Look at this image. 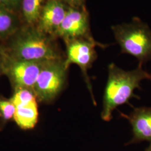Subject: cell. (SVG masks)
Wrapping results in <instances>:
<instances>
[{
    "label": "cell",
    "mask_w": 151,
    "mask_h": 151,
    "mask_svg": "<svg viewBox=\"0 0 151 151\" xmlns=\"http://www.w3.org/2000/svg\"><path fill=\"white\" fill-rule=\"evenodd\" d=\"M138 64L133 70H125L114 63L108 66V77L103 97L101 116L105 122L110 121L114 111L120 105L129 104L134 95L135 89H141L140 82L144 80L151 81V73L144 70Z\"/></svg>",
    "instance_id": "6da1fadb"
},
{
    "label": "cell",
    "mask_w": 151,
    "mask_h": 151,
    "mask_svg": "<svg viewBox=\"0 0 151 151\" xmlns=\"http://www.w3.org/2000/svg\"><path fill=\"white\" fill-rule=\"evenodd\" d=\"M111 29L122 53L134 57L140 65L151 60V30L147 24L134 17L132 22Z\"/></svg>",
    "instance_id": "7a4b0ae2"
},
{
    "label": "cell",
    "mask_w": 151,
    "mask_h": 151,
    "mask_svg": "<svg viewBox=\"0 0 151 151\" xmlns=\"http://www.w3.org/2000/svg\"><path fill=\"white\" fill-rule=\"evenodd\" d=\"M7 58L27 61H47L63 58L53 40L43 32H28L11 44Z\"/></svg>",
    "instance_id": "3957f363"
},
{
    "label": "cell",
    "mask_w": 151,
    "mask_h": 151,
    "mask_svg": "<svg viewBox=\"0 0 151 151\" xmlns=\"http://www.w3.org/2000/svg\"><path fill=\"white\" fill-rule=\"evenodd\" d=\"M63 58L47 61L40 72L33 87L39 102H52L64 89L67 70Z\"/></svg>",
    "instance_id": "277c9868"
},
{
    "label": "cell",
    "mask_w": 151,
    "mask_h": 151,
    "mask_svg": "<svg viewBox=\"0 0 151 151\" xmlns=\"http://www.w3.org/2000/svg\"><path fill=\"white\" fill-rule=\"evenodd\" d=\"M65 41L67 55L65 59V65L67 68H69L71 64H75L80 67L87 87L91 94L92 102L96 105V102L92 92L91 80L87 72L96 60V47L104 48L105 45L96 42L91 35L66 39Z\"/></svg>",
    "instance_id": "5b68a950"
},
{
    "label": "cell",
    "mask_w": 151,
    "mask_h": 151,
    "mask_svg": "<svg viewBox=\"0 0 151 151\" xmlns=\"http://www.w3.org/2000/svg\"><path fill=\"white\" fill-rule=\"evenodd\" d=\"M46 62L6 58L3 72L8 77L14 89L25 88L33 90L38 75Z\"/></svg>",
    "instance_id": "8992f818"
},
{
    "label": "cell",
    "mask_w": 151,
    "mask_h": 151,
    "mask_svg": "<svg viewBox=\"0 0 151 151\" xmlns=\"http://www.w3.org/2000/svg\"><path fill=\"white\" fill-rule=\"evenodd\" d=\"M89 35V17L85 7H69L55 35L66 40Z\"/></svg>",
    "instance_id": "52a82bcc"
},
{
    "label": "cell",
    "mask_w": 151,
    "mask_h": 151,
    "mask_svg": "<svg viewBox=\"0 0 151 151\" xmlns=\"http://www.w3.org/2000/svg\"><path fill=\"white\" fill-rule=\"evenodd\" d=\"M121 115L129 122L132 128L133 137L128 145L142 142L151 145V108H134L129 115L123 113Z\"/></svg>",
    "instance_id": "ba28073f"
},
{
    "label": "cell",
    "mask_w": 151,
    "mask_h": 151,
    "mask_svg": "<svg viewBox=\"0 0 151 151\" xmlns=\"http://www.w3.org/2000/svg\"><path fill=\"white\" fill-rule=\"evenodd\" d=\"M68 8L60 0H48L46 2L39 17L40 27L43 33L55 35Z\"/></svg>",
    "instance_id": "9c48e42d"
},
{
    "label": "cell",
    "mask_w": 151,
    "mask_h": 151,
    "mask_svg": "<svg viewBox=\"0 0 151 151\" xmlns=\"http://www.w3.org/2000/svg\"><path fill=\"white\" fill-rule=\"evenodd\" d=\"M39 118L37 102L16 107L14 120L22 129H33L37 124Z\"/></svg>",
    "instance_id": "30bf717a"
},
{
    "label": "cell",
    "mask_w": 151,
    "mask_h": 151,
    "mask_svg": "<svg viewBox=\"0 0 151 151\" xmlns=\"http://www.w3.org/2000/svg\"><path fill=\"white\" fill-rule=\"evenodd\" d=\"M43 1L44 0H22L23 14L27 22L33 23L39 19Z\"/></svg>",
    "instance_id": "8fae6325"
},
{
    "label": "cell",
    "mask_w": 151,
    "mask_h": 151,
    "mask_svg": "<svg viewBox=\"0 0 151 151\" xmlns=\"http://www.w3.org/2000/svg\"><path fill=\"white\" fill-rule=\"evenodd\" d=\"M10 99L16 108L38 102L33 90L25 88L14 89Z\"/></svg>",
    "instance_id": "7c38bea8"
},
{
    "label": "cell",
    "mask_w": 151,
    "mask_h": 151,
    "mask_svg": "<svg viewBox=\"0 0 151 151\" xmlns=\"http://www.w3.org/2000/svg\"><path fill=\"white\" fill-rule=\"evenodd\" d=\"M15 20L9 11L0 7V35L8 33L14 27Z\"/></svg>",
    "instance_id": "4fadbf2b"
},
{
    "label": "cell",
    "mask_w": 151,
    "mask_h": 151,
    "mask_svg": "<svg viewBox=\"0 0 151 151\" xmlns=\"http://www.w3.org/2000/svg\"><path fill=\"white\" fill-rule=\"evenodd\" d=\"M16 107L11 99H0V118L4 121L14 118Z\"/></svg>",
    "instance_id": "5bb4252c"
},
{
    "label": "cell",
    "mask_w": 151,
    "mask_h": 151,
    "mask_svg": "<svg viewBox=\"0 0 151 151\" xmlns=\"http://www.w3.org/2000/svg\"><path fill=\"white\" fill-rule=\"evenodd\" d=\"M61 1V0H60ZM69 4L70 7H82L85 6V0H62Z\"/></svg>",
    "instance_id": "9a60e30c"
},
{
    "label": "cell",
    "mask_w": 151,
    "mask_h": 151,
    "mask_svg": "<svg viewBox=\"0 0 151 151\" xmlns=\"http://www.w3.org/2000/svg\"><path fill=\"white\" fill-rule=\"evenodd\" d=\"M20 0H0V4L4 7H13L19 2Z\"/></svg>",
    "instance_id": "2e32d148"
},
{
    "label": "cell",
    "mask_w": 151,
    "mask_h": 151,
    "mask_svg": "<svg viewBox=\"0 0 151 151\" xmlns=\"http://www.w3.org/2000/svg\"><path fill=\"white\" fill-rule=\"evenodd\" d=\"M4 61L2 60V57L0 55V74L3 72L4 70Z\"/></svg>",
    "instance_id": "e0dca14e"
},
{
    "label": "cell",
    "mask_w": 151,
    "mask_h": 151,
    "mask_svg": "<svg viewBox=\"0 0 151 151\" xmlns=\"http://www.w3.org/2000/svg\"><path fill=\"white\" fill-rule=\"evenodd\" d=\"M145 151H151V145H150V146L146 148Z\"/></svg>",
    "instance_id": "ac0fdd59"
}]
</instances>
